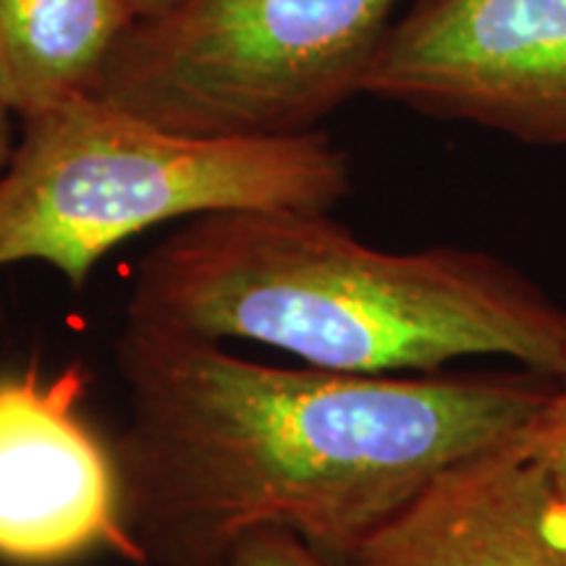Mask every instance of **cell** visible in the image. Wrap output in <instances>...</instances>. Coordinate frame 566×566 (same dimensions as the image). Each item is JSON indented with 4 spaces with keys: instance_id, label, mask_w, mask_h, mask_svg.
<instances>
[{
    "instance_id": "8fae6325",
    "label": "cell",
    "mask_w": 566,
    "mask_h": 566,
    "mask_svg": "<svg viewBox=\"0 0 566 566\" xmlns=\"http://www.w3.org/2000/svg\"><path fill=\"white\" fill-rule=\"evenodd\" d=\"M13 116H17V113H13L9 95H6L3 80H0V174L6 171L13 147H17V145H11V118Z\"/></svg>"
},
{
    "instance_id": "3957f363",
    "label": "cell",
    "mask_w": 566,
    "mask_h": 566,
    "mask_svg": "<svg viewBox=\"0 0 566 566\" xmlns=\"http://www.w3.org/2000/svg\"><path fill=\"white\" fill-rule=\"evenodd\" d=\"M349 155L323 132L195 137L101 95L21 118L0 174V268L42 263L82 289L113 247L218 210H334Z\"/></svg>"
},
{
    "instance_id": "ba28073f",
    "label": "cell",
    "mask_w": 566,
    "mask_h": 566,
    "mask_svg": "<svg viewBox=\"0 0 566 566\" xmlns=\"http://www.w3.org/2000/svg\"><path fill=\"white\" fill-rule=\"evenodd\" d=\"M134 21L124 0H0V80L13 113L95 92Z\"/></svg>"
},
{
    "instance_id": "7a4b0ae2",
    "label": "cell",
    "mask_w": 566,
    "mask_h": 566,
    "mask_svg": "<svg viewBox=\"0 0 566 566\" xmlns=\"http://www.w3.org/2000/svg\"><path fill=\"white\" fill-rule=\"evenodd\" d=\"M126 323L250 342L331 373H438L506 357L556 378L566 310L488 252L365 244L331 210L242 208L192 218L132 275Z\"/></svg>"
},
{
    "instance_id": "277c9868",
    "label": "cell",
    "mask_w": 566,
    "mask_h": 566,
    "mask_svg": "<svg viewBox=\"0 0 566 566\" xmlns=\"http://www.w3.org/2000/svg\"><path fill=\"white\" fill-rule=\"evenodd\" d=\"M409 0H181L139 19L97 90L195 137L313 132L349 97Z\"/></svg>"
},
{
    "instance_id": "8992f818",
    "label": "cell",
    "mask_w": 566,
    "mask_h": 566,
    "mask_svg": "<svg viewBox=\"0 0 566 566\" xmlns=\"http://www.w3.org/2000/svg\"><path fill=\"white\" fill-rule=\"evenodd\" d=\"M80 365L0 375V558L51 566L92 551L137 558L126 527L122 475L82 415Z\"/></svg>"
},
{
    "instance_id": "9c48e42d",
    "label": "cell",
    "mask_w": 566,
    "mask_h": 566,
    "mask_svg": "<svg viewBox=\"0 0 566 566\" xmlns=\"http://www.w3.org/2000/svg\"><path fill=\"white\" fill-rule=\"evenodd\" d=\"M522 449L566 501V365L554 378L546 405L522 436Z\"/></svg>"
},
{
    "instance_id": "5b68a950",
    "label": "cell",
    "mask_w": 566,
    "mask_h": 566,
    "mask_svg": "<svg viewBox=\"0 0 566 566\" xmlns=\"http://www.w3.org/2000/svg\"><path fill=\"white\" fill-rule=\"evenodd\" d=\"M363 95L566 145V0H409Z\"/></svg>"
},
{
    "instance_id": "7c38bea8",
    "label": "cell",
    "mask_w": 566,
    "mask_h": 566,
    "mask_svg": "<svg viewBox=\"0 0 566 566\" xmlns=\"http://www.w3.org/2000/svg\"><path fill=\"white\" fill-rule=\"evenodd\" d=\"M124 3L129 6L132 13H134V17H137V21H139V19H155V17H160V13L171 11L174 6H179L181 0H124Z\"/></svg>"
},
{
    "instance_id": "52a82bcc",
    "label": "cell",
    "mask_w": 566,
    "mask_h": 566,
    "mask_svg": "<svg viewBox=\"0 0 566 566\" xmlns=\"http://www.w3.org/2000/svg\"><path fill=\"white\" fill-rule=\"evenodd\" d=\"M522 436L443 470L344 566H566V501Z\"/></svg>"
},
{
    "instance_id": "30bf717a",
    "label": "cell",
    "mask_w": 566,
    "mask_h": 566,
    "mask_svg": "<svg viewBox=\"0 0 566 566\" xmlns=\"http://www.w3.org/2000/svg\"><path fill=\"white\" fill-rule=\"evenodd\" d=\"M226 566H336L286 533V530H258L244 535L231 551Z\"/></svg>"
},
{
    "instance_id": "6da1fadb",
    "label": "cell",
    "mask_w": 566,
    "mask_h": 566,
    "mask_svg": "<svg viewBox=\"0 0 566 566\" xmlns=\"http://www.w3.org/2000/svg\"><path fill=\"white\" fill-rule=\"evenodd\" d=\"M126 424L116 454L142 562L226 566L258 530H286L344 566L422 488L516 441L554 378L357 375L239 357L218 342L124 323Z\"/></svg>"
}]
</instances>
